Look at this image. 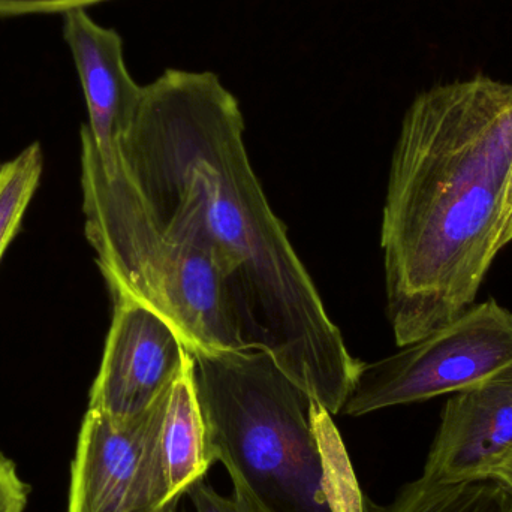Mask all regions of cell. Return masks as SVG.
<instances>
[{"instance_id": "obj_2", "label": "cell", "mask_w": 512, "mask_h": 512, "mask_svg": "<svg viewBox=\"0 0 512 512\" xmlns=\"http://www.w3.org/2000/svg\"><path fill=\"white\" fill-rule=\"evenodd\" d=\"M512 83L477 74L409 105L382 215L387 315L399 348L474 306L502 251Z\"/></svg>"}, {"instance_id": "obj_11", "label": "cell", "mask_w": 512, "mask_h": 512, "mask_svg": "<svg viewBox=\"0 0 512 512\" xmlns=\"http://www.w3.org/2000/svg\"><path fill=\"white\" fill-rule=\"evenodd\" d=\"M384 512H512V493L492 478L448 486L421 475Z\"/></svg>"}, {"instance_id": "obj_14", "label": "cell", "mask_w": 512, "mask_h": 512, "mask_svg": "<svg viewBox=\"0 0 512 512\" xmlns=\"http://www.w3.org/2000/svg\"><path fill=\"white\" fill-rule=\"evenodd\" d=\"M107 0H0V17L26 14H56V12L86 9Z\"/></svg>"}, {"instance_id": "obj_8", "label": "cell", "mask_w": 512, "mask_h": 512, "mask_svg": "<svg viewBox=\"0 0 512 512\" xmlns=\"http://www.w3.org/2000/svg\"><path fill=\"white\" fill-rule=\"evenodd\" d=\"M63 36L89 113V123L81 128V159L110 171L120 140L137 114L143 86L135 83L126 68L119 33L96 23L86 9L63 14Z\"/></svg>"}, {"instance_id": "obj_16", "label": "cell", "mask_w": 512, "mask_h": 512, "mask_svg": "<svg viewBox=\"0 0 512 512\" xmlns=\"http://www.w3.org/2000/svg\"><path fill=\"white\" fill-rule=\"evenodd\" d=\"M512 242V170L510 185L507 189V197L504 204V222H502L501 248L510 245Z\"/></svg>"}, {"instance_id": "obj_3", "label": "cell", "mask_w": 512, "mask_h": 512, "mask_svg": "<svg viewBox=\"0 0 512 512\" xmlns=\"http://www.w3.org/2000/svg\"><path fill=\"white\" fill-rule=\"evenodd\" d=\"M191 357L210 457L227 469L236 498L256 512H364L349 463L340 465L342 441L327 456L312 399L270 354Z\"/></svg>"}, {"instance_id": "obj_7", "label": "cell", "mask_w": 512, "mask_h": 512, "mask_svg": "<svg viewBox=\"0 0 512 512\" xmlns=\"http://www.w3.org/2000/svg\"><path fill=\"white\" fill-rule=\"evenodd\" d=\"M188 360L170 322L137 301L116 298L87 409L117 421L140 417L171 390Z\"/></svg>"}, {"instance_id": "obj_10", "label": "cell", "mask_w": 512, "mask_h": 512, "mask_svg": "<svg viewBox=\"0 0 512 512\" xmlns=\"http://www.w3.org/2000/svg\"><path fill=\"white\" fill-rule=\"evenodd\" d=\"M161 445L168 492L174 501L204 480L213 466L191 354L185 370L168 394Z\"/></svg>"}, {"instance_id": "obj_13", "label": "cell", "mask_w": 512, "mask_h": 512, "mask_svg": "<svg viewBox=\"0 0 512 512\" xmlns=\"http://www.w3.org/2000/svg\"><path fill=\"white\" fill-rule=\"evenodd\" d=\"M29 493L15 463L0 451V512H24Z\"/></svg>"}, {"instance_id": "obj_1", "label": "cell", "mask_w": 512, "mask_h": 512, "mask_svg": "<svg viewBox=\"0 0 512 512\" xmlns=\"http://www.w3.org/2000/svg\"><path fill=\"white\" fill-rule=\"evenodd\" d=\"M116 168L171 237L212 259L246 348L270 354L310 399L342 414L361 361L271 210L249 161L239 101L218 75L167 69L143 86L116 164L104 173Z\"/></svg>"}, {"instance_id": "obj_4", "label": "cell", "mask_w": 512, "mask_h": 512, "mask_svg": "<svg viewBox=\"0 0 512 512\" xmlns=\"http://www.w3.org/2000/svg\"><path fill=\"white\" fill-rule=\"evenodd\" d=\"M81 189L84 233L113 300L155 310L191 354L248 349L212 259L171 237L120 168L81 162Z\"/></svg>"}, {"instance_id": "obj_18", "label": "cell", "mask_w": 512, "mask_h": 512, "mask_svg": "<svg viewBox=\"0 0 512 512\" xmlns=\"http://www.w3.org/2000/svg\"><path fill=\"white\" fill-rule=\"evenodd\" d=\"M177 505H179V499H174V501L162 505V507L158 508L155 512H179L177 511Z\"/></svg>"}, {"instance_id": "obj_9", "label": "cell", "mask_w": 512, "mask_h": 512, "mask_svg": "<svg viewBox=\"0 0 512 512\" xmlns=\"http://www.w3.org/2000/svg\"><path fill=\"white\" fill-rule=\"evenodd\" d=\"M511 451L512 369L448 400L423 477L448 486L489 480Z\"/></svg>"}, {"instance_id": "obj_15", "label": "cell", "mask_w": 512, "mask_h": 512, "mask_svg": "<svg viewBox=\"0 0 512 512\" xmlns=\"http://www.w3.org/2000/svg\"><path fill=\"white\" fill-rule=\"evenodd\" d=\"M194 505L195 512H256L239 498H227L219 495L212 486L204 483V480L195 483L186 492Z\"/></svg>"}, {"instance_id": "obj_5", "label": "cell", "mask_w": 512, "mask_h": 512, "mask_svg": "<svg viewBox=\"0 0 512 512\" xmlns=\"http://www.w3.org/2000/svg\"><path fill=\"white\" fill-rule=\"evenodd\" d=\"M512 369V312L495 298L402 346L375 363L361 361L342 414L381 409L459 393Z\"/></svg>"}, {"instance_id": "obj_17", "label": "cell", "mask_w": 512, "mask_h": 512, "mask_svg": "<svg viewBox=\"0 0 512 512\" xmlns=\"http://www.w3.org/2000/svg\"><path fill=\"white\" fill-rule=\"evenodd\" d=\"M490 478L504 484V486L512 492V451L495 469H493Z\"/></svg>"}, {"instance_id": "obj_12", "label": "cell", "mask_w": 512, "mask_h": 512, "mask_svg": "<svg viewBox=\"0 0 512 512\" xmlns=\"http://www.w3.org/2000/svg\"><path fill=\"white\" fill-rule=\"evenodd\" d=\"M44 171L41 144L33 143L0 165V261L20 231Z\"/></svg>"}, {"instance_id": "obj_6", "label": "cell", "mask_w": 512, "mask_h": 512, "mask_svg": "<svg viewBox=\"0 0 512 512\" xmlns=\"http://www.w3.org/2000/svg\"><path fill=\"white\" fill-rule=\"evenodd\" d=\"M168 394L132 420L87 409L66 512H155L171 502L161 445Z\"/></svg>"}]
</instances>
